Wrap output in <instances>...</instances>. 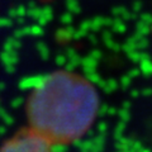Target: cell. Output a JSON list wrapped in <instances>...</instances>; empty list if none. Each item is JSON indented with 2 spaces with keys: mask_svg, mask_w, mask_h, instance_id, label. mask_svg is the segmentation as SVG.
<instances>
[{
  "mask_svg": "<svg viewBox=\"0 0 152 152\" xmlns=\"http://www.w3.org/2000/svg\"><path fill=\"white\" fill-rule=\"evenodd\" d=\"M99 105V94L88 79L71 71H55L29 94L28 126L52 146L69 145L86 134L96 119Z\"/></svg>",
  "mask_w": 152,
  "mask_h": 152,
  "instance_id": "1",
  "label": "cell"
},
{
  "mask_svg": "<svg viewBox=\"0 0 152 152\" xmlns=\"http://www.w3.org/2000/svg\"><path fill=\"white\" fill-rule=\"evenodd\" d=\"M52 143L45 138L41 133L28 126L22 131L17 132L10 140H8L4 146H1L3 151L12 152H23V151H47L52 148Z\"/></svg>",
  "mask_w": 152,
  "mask_h": 152,
  "instance_id": "2",
  "label": "cell"
}]
</instances>
